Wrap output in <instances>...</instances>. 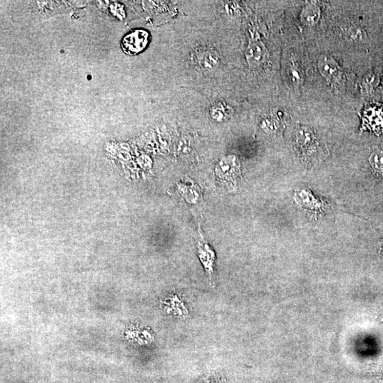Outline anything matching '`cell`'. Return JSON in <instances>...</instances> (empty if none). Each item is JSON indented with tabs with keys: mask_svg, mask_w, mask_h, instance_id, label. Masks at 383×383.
Segmentation results:
<instances>
[{
	"mask_svg": "<svg viewBox=\"0 0 383 383\" xmlns=\"http://www.w3.org/2000/svg\"><path fill=\"white\" fill-rule=\"evenodd\" d=\"M149 31L143 29H137L128 33L122 40V49L129 55H135L142 53L149 45Z\"/></svg>",
	"mask_w": 383,
	"mask_h": 383,
	"instance_id": "6da1fadb",
	"label": "cell"
},
{
	"mask_svg": "<svg viewBox=\"0 0 383 383\" xmlns=\"http://www.w3.org/2000/svg\"><path fill=\"white\" fill-rule=\"evenodd\" d=\"M192 59L198 68L203 71H213L220 65L219 54L210 48H199L192 54Z\"/></svg>",
	"mask_w": 383,
	"mask_h": 383,
	"instance_id": "7a4b0ae2",
	"label": "cell"
},
{
	"mask_svg": "<svg viewBox=\"0 0 383 383\" xmlns=\"http://www.w3.org/2000/svg\"><path fill=\"white\" fill-rule=\"evenodd\" d=\"M216 175L222 180L233 183L240 173L239 164L235 156H228L221 159L216 167Z\"/></svg>",
	"mask_w": 383,
	"mask_h": 383,
	"instance_id": "3957f363",
	"label": "cell"
},
{
	"mask_svg": "<svg viewBox=\"0 0 383 383\" xmlns=\"http://www.w3.org/2000/svg\"><path fill=\"white\" fill-rule=\"evenodd\" d=\"M296 143L305 155L316 152L317 140L308 127H299L295 133Z\"/></svg>",
	"mask_w": 383,
	"mask_h": 383,
	"instance_id": "277c9868",
	"label": "cell"
},
{
	"mask_svg": "<svg viewBox=\"0 0 383 383\" xmlns=\"http://www.w3.org/2000/svg\"><path fill=\"white\" fill-rule=\"evenodd\" d=\"M267 56V49L264 43L261 42L251 43L246 51L248 64L253 68L257 67L264 64Z\"/></svg>",
	"mask_w": 383,
	"mask_h": 383,
	"instance_id": "5b68a950",
	"label": "cell"
},
{
	"mask_svg": "<svg viewBox=\"0 0 383 383\" xmlns=\"http://www.w3.org/2000/svg\"><path fill=\"white\" fill-rule=\"evenodd\" d=\"M318 67L320 73L326 78L330 80L339 79L341 70L337 63L328 55H322L318 61Z\"/></svg>",
	"mask_w": 383,
	"mask_h": 383,
	"instance_id": "8992f818",
	"label": "cell"
},
{
	"mask_svg": "<svg viewBox=\"0 0 383 383\" xmlns=\"http://www.w3.org/2000/svg\"><path fill=\"white\" fill-rule=\"evenodd\" d=\"M198 255L206 270L209 279H210V284L212 285V287L215 286L214 277H214V261H215L214 253L207 244L199 242V246H198Z\"/></svg>",
	"mask_w": 383,
	"mask_h": 383,
	"instance_id": "52a82bcc",
	"label": "cell"
},
{
	"mask_svg": "<svg viewBox=\"0 0 383 383\" xmlns=\"http://www.w3.org/2000/svg\"><path fill=\"white\" fill-rule=\"evenodd\" d=\"M364 115V129L374 131H380L383 128V112H377L376 107L368 108Z\"/></svg>",
	"mask_w": 383,
	"mask_h": 383,
	"instance_id": "ba28073f",
	"label": "cell"
},
{
	"mask_svg": "<svg viewBox=\"0 0 383 383\" xmlns=\"http://www.w3.org/2000/svg\"><path fill=\"white\" fill-rule=\"evenodd\" d=\"M232 110L227 104L218 102L210 107L211 117L216 122H224L231 117Z\"/></svg>",
	"mask_w": 383,
	"mask_h": 383,
	"instance_id": "9c48e42d",
	"label": "cell"
},
{
	"mask_svg": "<svg viewBox=\"0 0 383 383\" xmlns=\"http://www.w3.org/2000/svg\"><path fill=\"white\" fill-rule=\"evenodd\" d=\"M304 191V190H303ZM299 203L301 206H305L307 209L313 210H321V207H323L322 201L318 200L314 196L310 194V192L304 191L299 192Z\"/></svg>",
	"mask_w": 383,
	"mask_h": 383,
	"instance_id": "30bf717a",
	"label": "cell"
},
{
	"mask_svg": "<svg viewBox=\"0 0 383 383\" xmlns=\"http://www.w3.org/2000/svg\"><path fill=\"white\" fill-rule=\"evenodd\" d=\"M319 16V9L314 5H309L303 11L301 20L307 25H313L318 22Z\"/></svg>",
	"mask_w": 383,
	"mask_h": 383,
	"instance_id": "8fae6325",
	"label": "cell"
},
{
	"mask_svg": "<svg viewBox=\"0 0 383 383\" xmlns=\"http://www.w3.org/2000/svg\"><path fill=\"white\" fill-rule=\"evenodd\" d=\"M369 162L375 173L383 177V151H377L372 153Z\"/></svg>",
	"mask_w": 383,
	"mask_h": 383,
	"instance_id": "7c38bea8",
	"label": "cell"
},
{
	"mask_svg": "<svg viewBox=\"0 0 383 383\" xmlns=\"http://www.w3.org/2000/svg\"><path fill=\"white\" fill-rule=\"evenodd\" d=\"M345 33L347 36L351 38V39L358 40L359 38H362L361 31L359 30L356 28H349V29H347L345 31Z\"/></svg>",
	"mask_w": 383,
	"mask_h": 383,
	"instance_id": "4fadbf2b",
	"label": "cell"
}]
</instances>
